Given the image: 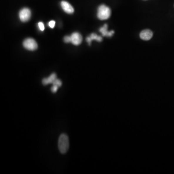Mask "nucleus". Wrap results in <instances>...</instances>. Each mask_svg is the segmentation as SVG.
<instances>
[{"label":"nucleus","instance_id":"3","mask_svg":"<svg viewBox=\"0 0 174 174\" xmlns=\"http://www.w3.org/2000/svg\"><path fill=\"white\" fill-rule=\"evenodd\" d=\"M23 46L24 48L29 51H35L38 48V45L33 38H27L23 41Z\"/></svg>","mask_w":174,"mask_h":174},{"label":"nucleus","instance_id":"1","mask_svg":"<svg viewBox=\"0 0 174 174\" xmlns=\"http://www.w3.org/2000/svg\"><path fill=\"white\" fill-rule=\"evenodd\" d=\"M69 147L68 136L65 133L61 134L58 140V148L61 153L65 154L67 152Z\"/></svg>","mask_w":174,"mask_h":174},{"label":"nucleus","instance_id":"8","mask_svg":"<svg viewBox=\"0 0 174 174\" xmlns=\"http://www.w3.org/2000/svg\"><path fill=\"white\" fill-rule=\"evenodd\" d=\"M57 79V75L55 73H52L51 75L47 78H45L42 80V83L44 85H47L49 84H53L55 80Z\"/></svg>","mask_w":174,"mask_h":174},{"label":"nucleus","instance_id":"4","mask_svg":"<svg viewBox=\"0 0 174 174\" xmlns=\"http://www.w3.org/2000/svg\"><path fill=\"white\" fill-rule=\"evenodd\" d=\"M31 11L28 8H22L19 12V18L22 22H25L30 20L31 17Z\"/></svg>","mask_w":174,"mask_h":174},{"label":"nucleus","instance_id":"9","mask_svg":"<svg viewBox=\"0 0 174 174\" xmlns=\"http://www.w3.org/2000/svg\"><path fill=\"white\" fill-rule=\"evenodd\" d=\"M108 25L106 24L104 25V26H103L100 29V32L102 34V36H103L111 37L114 33V31H108Z\"/></svg>","mask_w":174,"mask_h":174},{"label":"nucleus","instance_id":"5","mask_svg":"<svg viewBox=\"0 0 174 174\" xmlns=\"http://www.w3.org/2000/svg\"><path fill=\"white\" fill-rule=\"evenodd\" d=\"M71 42L73 45L78 46L81 43L82 41V37L81 35L78 33L75 32L71 34Z\"/></svg>","mask_w":174,"mask_h":174},{"label":"nucleus","instance_id":"13","mask_svg":"<svg viewBox=\"0 0 174 174\" xmlns=\"http://www.w3.org/2000/svg\"><path fill=\"white\" fill-rule=\"evenodd\" d=\"M38 24L40 30H41V31H43L44 30H45V26L44 23L42 22H39Z\"/></svg>","mask_w":174,"mask_h":174},{"label":"nucleus","instance_id":"6","mask_svg":"<svg viewBox=\"0 0 174 174\" xmlns=\"http://www.w3.org/2000/svg\"><path fill=\"white\" fill-rule=\"evenodd\" d=\"M61 6L63 10L67 14H72L74 12L73 7L67 1H63L61 3Z\"/></svg>","mask_w":174,"mask_h":174},{"label":"nucleus","instance_id":"11","mask_svg":"<svg viewBox=\"0 0 174 174\" xmlns=\"http://www.w3.org/2000/svg\"><path fill=\"white\" fill-rule=\"evenodd\" d=\"M52 84H53V85H56V86H58V87H60L62 85V82L60 79L57 78L56 80H55L54 82H53Z\"/></svg>","mask_w":174,"mask_h":174},{"label":"nucleus","instance_id":"7","mask_svg":"<svg viewBox=\"0 0 174 174\" xmlns=\"http://www.w3.org/2000/svg\"><path fill=\"white\" fill-rule=\"evenodd\" d=\"M153 36V33L150 30H143L141 32L140 37L143 40L148 41Z\"/></svg>","mask_w":174,"mask_h":174},{"label":"nucleus","instance_id":"15","mask_svg":"<svg viewBox=\"0 0 174 174\" xmlns=\"http://www.w3.org/2000/svg\"><path fill=\"white\" fill-rule=\"evenodd\" d=\"M55 23H56V22L54 21H51L48 23V26L51 28H53L54 27L55 25Z\"/></svg>","mask_w":174,"mask_h":174},{"label":"nucleus","instance_id":"2","mask_svg":"<svg viewBox=\"0 0 174 174\" xmlns=\"http://www.w3.org/2000/svg\"><path fill=\"white\" fill-rule=\"evenodd\" d=\"M111 11L110 8L105 4L99 6L97 11V17L101 21L106 20L110 18Z\"/></svg>","mask_w":174,"mask_h":174},{"label":"nucleus","instance_id":"10","mask_svg":"<svg viewBox=\"0 0 174 174\" xmlns=\"http://www.w3.org/2000/svg\"><path fill=\"white\" fill-rule=\"evenodd\" d=\"M93 40H96L98 42H101L102 41V37L100 36H98L96 34L93 33L90 35V36L87 37L86 38V41L89 45H91V41Z\"/></svg>","mask_w":174,"mask_h":174},{"label":"nucleus","instance_id":"12","mask_svg":"<svg viewBox=\"0 0 174 174\" xmlns=\"http://www.w3.org/2000/svg\"><path fill=\"white\" fill-rule=\"evenodd\" d=\"M64 41L66 43L71 42V36H66L64 37Z\"/></svg>","mask_w":174,"mask_h":174},{"label":"nucleus","instance_id":"14","mask_svg":"<svg viewBox=\"0 0 174 174\" xmlns=\"http://www.w3.org/2000/svg\"><path fill=\"white\" fill-rule=\"evenodd\" d=\"M59 87L56 85H53L51 88V91L53 93H56Z\"/></svg>","mask_w":174,"mask_h":174}]
</instances>
